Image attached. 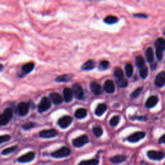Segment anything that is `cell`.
Masks as SVG:
<instances>
[{
	"label": "cell",
	"instance_id": "obj_1",
	"mask_svg": "<svg viewBox=\"0 0 165 165\" xmlns=\"http://www.w3.org/2000/svg\"><path fill=\"white\" fill-rule=\"evenodd\" d=\"M155 47L156 49V56L159 60H161L163 56V52L165 50V40L163 38H158L155 43Z\"/></svg>",
	"mask_w": 165,
	"mask_h": 165
},
{
	"label": "cell",
	"instance_id": "obj_2",
	"mask_svg": "<svg viewBox=\"0 0 165 165\" xmlns=\"http://www.w3.org/2000/svg\"><path fill=\"white\" fill-rule=\"evenodd\" d=\"M13 117V111L10 108L5 110L3 114L0 115V126H4L7 125L11 121Z\"/></svg>",
	"mask_w": 165,
	"mask_h": 165
},
{
	"label": "cell",
	"instance_id": "obj_3",
	"mask_svg": "<svg viewBox=\"0 0 165 165\" xmlns=\"http://www.w3.org/2000/svg\"><path fill=\"white\" fill-rule=\"evenodd\" d=\"M50 107H51V101L50 99L47 97H43L41 100L40 104L38 105V109L39 112L43 113L49 110Z\"/></svg>",
	"mask_w": 165,
	"mask_h": 165
},
{
	"label": "cell",
	"instance_id": "obj_4",
	"mask_svg": "<svg viewBox=\"0 0 165 165\" xmlns=\"http://www.w3.org/2000/svg\"><path fill=\"white\" fill-rule=\"evenodd\" d=\"M70 154V150L67 147H62L61 148L54 152L52 156L55 158H62L68 156Z\"/></svg>",
	"mask_w": 165,
	"mask_h": 165
},
{
	"label": "cell",
	"instance_id": "obj_5",
	"mask_svg": "<svg viewBox=\"0 0 165 165\" xmlns=\"http://www.w3.org/2000/svg\"><path fill=\"white\" fill-rule=\"evenodd\" d=\"M88 142H89V139H88V136L86 135H82L78 137V138L73 140L72 144L75 146V147L79 148L82 146H84L85 144H87Z\"/></svg>",
	"mask_w": 165,
	"mask_h": 165
},
{
	"label": "cell",
	"instance_id": "obj_6",
	"mask_svg": "<svg viewBox=\"0 0 165 165\" xmlns=\"http://www.w3.org/2000/svg\"><path fill=\"white\" fill-rule=\"evenodd\" d=\"M30 110V105L26 102H21L17 105L18 113L21 116H25L28 114Z\"/></svg>",
	"mask_w": 165,
	"mask_h": 165
},
{
	"label": "cell",
	"instance_id": "obj_7",
	"mask_svg": "<svg viewBox=\"0 0 165 165\" xmlns=\"http://www.w3.org/2000/svg\"><path fill=\"white\" fill-rule=\"evenodd\" d=\"M72 122V118L69 116H65L61 117L58 120V125L61 128L65 129L68 128Z\"/></svg>",
	"mask_w": 165,
	"mask_h": 165
},
{
	"label": "cell",
	"instance_id": "obj_8",
	"mask_svg": "<svg viewBox=\"0 0 165 165\" xmlns=\"http://www.w3.org/2000/svg\"><path fill=\"white\" fill-rule=\"evenodd\" d=\"M148 157L152 160H161L164 157V153L161 151L150 150L147 153Z\"/></svg>",
	"mask_w": 165,
	"mask_h": 165
},
{
	"label": "cell",
	"instance_id": "obj_9",
	"mask_svg": "<svg viewBox=\"0 0 165 165\" xmlns=\"http://www.w3.org/2000/svg\"><path fill=\"white\" fill-rule=\"evenodd\" d=\"M145 136L144 132H137L128 137L127 140L131 143H136L143 139Z\"/></svg>",
	"mask_w": 165,
	"mask_h": 165
},
{
	"label": "cell",
	"instance_id": "obj_10",
	"mask_svg": "<svg viewBox=\"0 0 165 165\" xmlns=\"http://www.w3.org/2000/svg\"><path fill=\"white\" fill-rule=\"evenodd\" d=\"M73 94L78 99H82L84 97V92L82 87L79 84H75L72 87Z\"/></svg>",
	"mask_w": 165,
	"mask_h": 165
},
{
	"label": "cell",
	"instance_id": "obj_11",
	"mask_svg": "<svg viewBox=\"0 0 165 165\" xmlns=\"http://www.w3.org/2000/svg\"><path fill=\"white\" fill-rule=\"evenodd\" d=\"M58 132L55 129L44 130L40 132V136L42 138H52L58 135Z\"/></svg>",
	"mask_w": 165,
	"mask_h": 165
},
{
	"label": "cell",
	"instance_id": "obj_12",
	"mask_svg": "<svg viewBox=\"0 0 165 165\" xmlns=\"http://www.w3.org/2000/svg\"><path fill=\"white\" fill-rule=\"evenodd\" d=\"M155 85L159 88L163 87L165 85V71L161 72L155 78Z\"/></svg>",
	"mask_w": 165,
	"mask_h": 165
},
{
	"label": "cell",
	"instance_id": "obj_13",
	"mask_svg": "<svg viewBox=\"0 0 165 165\" xmlns=\"http://www.w3.org/2000/svg\"><path fill=\"white\" fill-rule=\"evenodd\" d=\"M35 157V153L33 152H30L29 153H27L26 154H25L22 156L18 158L17 161L20 163H29L32 161Z\"/></svg>",
	"mask_w": 165,
	"mask_h": 165
},
{
	"label": "cell",
	"instance_id": "obj_14",
	"mask_svg": "<svg viewBox=\"0 0 165 165\" xmlns=\"http://www.w3.org/2000/svg\"><path fill=\"white\" fill-rule=\"evenodd\" d=\"M104 88L107 93L112 94L115 91V85L113 81L110 79L106 80L105 83Z\"/></svg>",
	"mask_w": 165,
	"mask_h": 165
},
{
	"label": "cell",
	"instance_id": "obj_15",
	"mask_svg": "<svg viewBox=\"0 0 165 165\" xmlns=\"http://www.w3.org/2000/svg\"><path fill=\"white\" fill-rule=\"evenodd\" d=\"M50 100L55 105H59L63 102V97L62 96L56 92L51 93L49 96Z\"/></svg>",
	"mask_w": 165,
	"mask_h": 165
},
{
	"label": "cell",
	"instance_id": "obj_16",
	"mask_svg": "<svg viewBox=\"0 0 165 165\" xmlns=\"http://www.w3.org/2000/svg\"><path fill=\"white\" fill-rule=\"evenodd\" d=\"M158 101H159V99L157 96H150L146 101V106L148 108H153L158 104Z\"/></svg>",
	"mask_w": 165,
	"mask_h": 165
},
{
	"label": "cell",
	"instance_id": "obj_17",
	"mask_svg": "<svg viewBox=\"0 0 165 165\" xmlns=\"http://www.w3.org/2000/svg\"><path fill=\"white\" fill-rule=\"evenodd\" d=\"M73 91L71 88H65L63 90V96H64V99L66 102H70L73 99Z\"/></svg>",
	"mask_w": 165,
	"mask_h": 165
},
{
	"label": "cell",
	"instance_id": "obj_18",
	"mask_svg": "<svg viewBox=\"0 0 165 165\" xmlns=\"http://www.w3.org/2000/svg\"><path fill=\"white\" fill-rule=\"evenodd\" d=\"M35 67V64L33 62H30L25 64L21 68L22 70V73L24 75H26V74H29V73H31L34 68Z\"/></svg>",
	"mask_w": 165,
	"mask_h": 165
},
{
	"label": "cell",
	"instance_id": "obj_19",
	"mask_svg": "<svg viewBox=\"0 0 165 165\" xmlns=\"http://www.w3.org/2000/svg\"><path fill=\"white\" fill-rule=\"evenodd\" d=\"M90 89L95 95L98 96L101 94V87L96 82H92L90 84Z\"/></svg>",
	"mask_w": 165,
	"mask_h": 165
},
{
	"label": "cell",
	"instance_id": "obj_20",
	"mask_svg": "<svg viewBox=\"0 0 165 165\" xmlns=\"http://www.w3.org/2000/svg\"><path fill=\"white\" fill-rule=\"evenodd\" d=\"M126 159V157L124 155H117L112 157L110 161L114 164H120L123 163Z\"/></svg>",
	"mask_w": 165,
	"mask_h": 165
},
{
	"label": "cell",
	"instance_id": "obj_21",
	"mask_svg": "<svg viewBox=\"0 0 165 165\" xmlns=\"http://www.w3.org/2000/svg\"><path fill=\"white\" fill-rule=\"evenodd\" d=\"M106 110H107V106L104 103L99 104L96 109L95 114L97 116H101L106 111Z\"/></svg>",
	"mask_w": 165,
	"mask_h": 165
},
{
	"label": "cell",
	"instance_id": "obj_22",
	"mask_svg": "<svg viewBox=\"0 0 165 165\" xmlns=\"http://www.w3.org/2000/svg\"><path fill=\"white\" fill-rule=\"evenodd\" d=\"M87 116V111L85 108H79L75 112V117L79 120L85 118Z\"/></svg>",
	"mask_w": 165,
	"mask_h": 165
},
{
	"label": "cell",
	"instance_id": "obj_23",
	"mask_svg": "<svg viewBox=\"0 0 165 165\" xmlns=\"http://www.w3.org/2000/svg\"><path fill=\"white\" fill-rule=\"evenodd\" d=\"M72 79V76L71 74H63L56 78V81L59 82H68L70 81Z\"/></svg>",
	"mask_w": 165,
	"mask_h": 165
},
{
	"label": "cell",
	"instance_id": "obj_24",
	"mask_svg": "<svg viewBox=\"0 0 165 165\" xmlns=\"http://www.w3.org/2000/svg\"><path fill=\"white\" fill-rule=\"evenodd\" d=\"M95 67V64L92 60H89L85 62L82 66V69L83 70H90Z\"/></svg>",
	"mask_w": 165,
	"mask_h": 165
},
{
	"label": "cell",
	"instance_id": "obj_25",
	"mask_svg": "<svg viewBox=\"0 0 165 165\" xmlns=\"http://www.w3.org/2000/svg\"><path fill=\"white\" fill-rule=\"evenodd\" d=\"M146 59L149 63H152V61L154 59V54L153 49L151 47H149L147 49L146 51Z\"/></svg>",
	"mask_w": 165,
	"mask_h": 165
},
{
	"label": "cell",
	"instance_id": "obj_26",
	"mask_svg": "<svg viewBox=\"0 0 165 165\" xmlns=\"http://www.w3.org/2000/svg\"><path fill=\"white\" fill-rule=\"evenodd\" d=\"M104 21L108 25H112L118 21V18L114 16H109L105 18Z\"/></svg>",
	"mask_w": 165,
	"mask_h": 165
},
{
	"label": "cell",
	"instance_id": "obj_27",
	"mask_svg": "<svg viewBox=\"0 0 165 165\" xmlns=\"http://www.w3.org/2000/svg\"><path fill=\"white\" fill-rule=\"evenodd\" d=\"M125 72L128 78H130L133 75V72H134V68L132 65L130 63H128L125 66Z\"/></svg>",
	"mask_w": 165,
	"mask_h": 165
},
{
	"label": "cell",
	"instance_id": "obj_28",
	"mask_svg": "<svg viewBox=\"0 0 165 165\" xmlns=\"http://www.w3.org/2000/svg\"><path fill=\"white\" fill-rule=\"evenodd\" d=\"M135 63H136V65L137 67L141 68L144 67L145 61L143 57L139 56H137L135 58Z\"/></svg>",
	"mask_w": 165,
	"mask_h": 165
},
{
	"label": "cell",
	"instance_id": "obj_29",
	"mask_svg": "<svg viewBox=\"0 0 165 165\" xmlns=\"http://www.w3.org/2000/svg\"><path fill=\"white\" fill-rule=\"evenodd\" d=\"M99 161L96 159L81 161L78 165H98Z\"/></svg>",
	"mask_w": 165,
	"mask_h": 165
},
{
	"label": "cell",
	"instance_id": "obj_30",
	"mask_svg": "<svg viewBox=\"0 0 165 165\" xmlns=\"http://www.w3.org/2000/svg\"><path fill=\"white\" fill-rule=\"evenodd\" d=\"M93 133L97 137H99L102 135L103 134V129L101 128L100 126H96V127H94L93 128Z\"/></svg>",
	"mask_w": 165,
	"mask_h": 165
},
{
	"label": "cell",
	"instance_id": "obj_31",
	"mask_svg": "<svg viewBox=\"0 0 165 165\" xmlns=\"http://www.w3.org/2000/svg\"><path fill=\"white\" fill-rule=\"evenodd\" d=\"M139 74H140V76L142 79H145L146 77H147L148 74V71L147 67H146L144 66V67L140 68Z\"/></svg>",
	"mask_w": 165,
	"mask_h": 165
},
{
	"label": "cell",
	"instance_id": "obj_32",
	"mask_svg": "<svg viewBox=\"0 0 165 165\" xmlns=\"http://www.w3.org/2000/svg\"><path fill=\"white\" fill-rule=\"evenodd\" d=\"M120 117L117 116H114L111 119V121H110V125H111V126H113V127L116 126L118 125L119 122H120Z\"/></svg>",
	"mask_w": 165,
	"mask_h": 165
},
{
	"label": "cell",
	"instance_id": "obj_33",
	"mask_svg": "<svg viewBox=\"0 0 165 165\" xmlns=\"http://www.w3.org/2000/svg\"><path fill=\"white\" fill-rule=\"evenodd\" d=\"M114 76L115 77H116L117 79H120L123 78V72L122 71V70L120 68H116L114 70Z\"/></svg>",
	"mask_w": 165,
	"mask_h": 165
},
{
	"label": "cell",
	"instance_id": "obj_34",
	"mask_svg": "<svg viewBox=\"0 0 165 165\" xmlns=\"http://www.w3.org/2000/svg\"><path fill=\"white\" fill-rule=\"evenodd\" d=\"M117 85L120 88H125L128 86V81L126 79L122 78L119 79L117 81Z\"/></svg>",
	"mask_w": 165,
	"mask_h": 165
},
{
	"label": "cell",
	"instance_id": "obj_35",
	"mask_svg": "<svg viewBox=\"0 0 165 165\" xmlns=\"http://www.w3.org/2000/svg\"><path fill=\"white\" fill-rule=\"evenodd\" d=\"M143 90V88L142 87H139V88H137V89H135L133 92L131 94V97L132 98H137V97H139V95L141 94V92Z\"/></svg>",
	"mask_w": 165,
	"mask_h": 165
},
{
	"label": "cell",
	"instance_id": "obj_36",
	"mask_svg": "<svg viewBox=\"0 0 165 165\" xmlns=\"http://www.w3.org/2000/svg\"><path fill=\"white\" fill-rule=\"evenodd\" d=\"M17 148V146H12V147H9V148H7L5 150H3L2 151V154L3 155H8L9 153H12L13 152H14Z\"/></svg>",
	"mask_w": 165,
	"mask_h": 165
},
{
	"label": "cell",
	"instance_id": "obj_37",
	"mask_svg": "<svg viewBox=\"0 0 165 165\" xmlns=\"http://www.w3.org/2000/svg\"><path fill=\"white\" fill-rule=\"evenodd\" d=\"M34 126H35V123L30 122V123H26V124L23 125L22 126V128L25 130H28L31 129V128H32Z\"/></svg>",
	"mask_w": 165,
	"mask_h": 165
},
{
	"label": "cell",
	"instance_id": "obj_38",
	"mask_svg": "<svg viewBox=\"0 0 165 165\" xmlns=\"http://www.w3.org/2000/svg\"><path fill=\"white\" fill-rule=\"evenodd\" d=\"M11 139V136L8 135H0V144H2Z\"/></svg>",
	"mask_w": 165,
	"mask_h": 165
},
{
	"label": "cell",
	"instance_id": "obj_39",
	"mask_svg": "<svg viewBox=\"0 0 165 165\" xmlns=\"http://www.w3.org/2000/svg\"><path fill=\"white\" fill-rule=\"evenodd\" d=\"M109 67V63L107 61H102L100 63V68L102 70L107 69Z\"/></svg>",
	"mask_w": 165,
	"mask_h": 165
},
{
	"label": "cell",
	"instance_id": "obj_40",
	"mask_svg": "<svg viewBox=\"0 0 165 165\" xmlns=\"http://www.w3.org/2000/svg\"><path fill=\"white\" fill-rule=\"evenodd\" d=\"M159 144H165V134L163 135L159 139Z\"/></svg>",
	"mask_w": 165,
	"mask_h": 165
},
{
	"label": "cell",
	"instance_id": "obj_41",
	"mask_svg": "<svg viewBox=\"0 0 165 165\" xmlns=\"http://www.w3.org/2000/svg\"><path fill=\"white\" fill-rule=\"evenodd\" d=\"M134 16H135V17H143V18L147 17V16H146V14H134Z\"/></svg>",
	"mask_w": 165,
	"mask_h": 165
},
{
	"label": "cell",
	"instance_id": "obj_42",
	"mask_svg": "<svg viewBox=\"0 0 165 165\" xmlns=\"http://www.w3.org/2000/svg\"><path fill=\"white\" fill-rule=\"evenodd\" d=\"M3 68H4V67H3V65H2L1 63H0V72L2 71V70H3Z\"/></svg>",
	"mask_w": 165,
	"mask_h": 165
},
{
	"label": "cell",
	"instance_id": "obj_43",
	"mask_svg": "<svg viewBox=\"0 0 165 165\" xmlns=\"http://www.w3.org/2000/svg\"><path fill=\"white\" fill-rule=\"evenodd\" d=\"M164 35H165V30H164Z\"/></svg>",
	"mask_w": 165,
	"mask_h": 165
}]
</instances>
